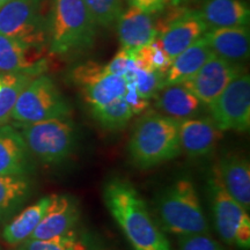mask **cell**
Wrapping results in <instances>:
<instances>
[{"mask_svg":"<svg viewBox=\"0 0 250 250\" xmlns=\"http://www.w3.org/2000/svg\"><path fill=\"white\" fill-rule=\"evenodd\" d=\"M103 201L133 250H171L169 240L130 181L108 180L103 187Z\"/></svg>","mask_w":250,"mask_h":250,"instance_id":"1","label":"cell"},{"mask_svg":"<svg viewBox=\"0 0 250 250\" xmlns=\"http://www.w3.org/2000/svg\"><path fill=\"white\" fill-rule=\"evenodd\" d=\"M127 148L131 161L140 169L174 160L182 153L179 121L155 111L146 112L134 125Z\"/></svg>","mask_w":250,"mask_h":250,"instance_id":"2","label":"cell"},{"mask_svg":"<svg viewBox=\"0 0 250 250\" xmlns=\"http://www.w3.org/2000/svg\"><path fill=\"white\" fill-rule=\"evenodd\" d=\"M156 211L165 232L176 236L210 234L198 191L189 177H180L166 188L156 199Z\"/></svg>","mask_w":250,"mask_h":250,"instance_id":"3","label":"cell"},{"mask_svg":"<svg viewBox=\"0 0 250 250\" xmlns=\"http://www.w3.org/2000/svg\"><path fill=\"white\" fill-rule=\"evenodd\" d=\"M98 34V22L83 0H55L49 29L50 51L73 55L88 50Z\"/></svg>","mask_w":250,"mask_h":250,"instance_id":"4","label":"cell"},{"mask_svg":"<svg viewBox=\"0 0 250 250\" xmlns=\"http://www.w3.org/2000/svg\"><path fill=\"white\" fill-rule=\"evenodd\" d=\"M30 154L46 165H57L73 153L77 144L76 124L71 116L55 117L36 123H18Z\"/></svg>","mask_w":250,"mask_h":250,"instance_id":"5","label":"cell"},{"mask_svg":"<svg viewBox=\"0 0 250 250\" xmlns=\"http://www.w3.org/2000/svg\"><path fill=\"white\" fill-rule=\"evenodd\" d=\"M211 208L215 229L225 243L241 250L250 248V217L245 208L228 193L221 181L218 165L208 177Z\"/></svg>","mask_w":250,"mask_h":250,"instance_id":"6","label":"cell"},{"mask_svg":"<svg viewBox=\"0 0 250 250\" xmlns=\"http://www.w3.org/2000/svg\"><path fill=\"white\" fill-rule=\"evenodd\" d=\"M71 116V107L51 78L40 74L20 93L12 120L20 124Z\"/></svg>","mask_w":250,"mask_h":250,"instance_id":"7","label":"cell"},{"mask_svg":"<svg viewBox=\"0 0 250 250\" xmlns=\"http://www.w3.org/2000/svg\"><path fill=\"white\" fill-rule=\"evenodd\" d=\"M166 8L155 19V29L162 48L170 61L192 45L208 31V27L198 11L173 5Z\"/></svg>","mask_w":250,"mask_h":250,"instance_id":"8","label":"cell"},{"mask_svg":"<svg viewBox=\"0 0 250 250\" xmlns=\"http://www.w3.org/2000/svg\"><path fill=\"white\" fill-rule=\"evenodd\" d=\"M48 28L42 0H9L0 7V34L24 43L45 46Z\"/></svg>","mask_w":250,"mask_h":250,"instance_id":"9","label":"cell"},{"mask_svg":"<svg viewBox=\"0 0 250 250\" xmlns=\"http://www.w3.org/2000/svg\"><path fill=\"white\" fill-rule=\"evenodd\" d=\"M72 83L80 88L81 95L90 110L99 109L124 98L126 80L105 70L104 65L88 62L72 70Z\"/></svg>","mask_w":250,"mask_h":250,"instance_id":"10","label":"cell"},{"mask_svg":"<svg viewBox=\"0 0 250 250\" xmlns=\"http://www.w3.org/2000/svg\"><path fill=\"white\" fill-rule=\"evenodd\" d=\"M219 129L247 132L250 127V77L243 73L228 83L208 107Z\"/></svg>","mask_w":250,"mask_h":250,"instance_id":"11","label":"cell"},{"mask_svg":"<svg viewBox=\"0 0 250 250\" xmlns=\"http://www.w3.org/2000/svg\"><path fill=\"white\" fill-rule=\"evenodd\" d=\"M243 72L242 64L228 62L213 55L190 79L184 81L183 85L208 107L228 83Z\"/></svg>","mask_w":250,"mask_h":250,"instance_id":"12","label":"cell"},{"mask_svg":"<svg viewBox=\"0 0 250 250\" xmlns=\"http://www.w3.org/2000/svg\"><path fill=\"white\" fill-rule=\"evenodd\" d=\"M79 218V203L73 196L51 195L45 213L30 239L45 240L73 232Z\"/></svg>","mask_w":250,"mask_h":250,"instance_id":"13","label":"cell"},{"mask_svg":"<svg viewBox=\"0 0 250 250\" xmlns=\"http://www.w3.org/2000/svg\"><path fill=\"white\" fill-rule=\"evenodd\" d=\"M44 49L0 34V73L30 72L40 76L46 70Z\"/></svg>","mask_w":250,"mask_h":250,"instance_id":"14","label":"cell"},{"mask_svg":"<svg viewBox=\"0 0 250 250\" xmlns=\"http://www.w3.org/2000/svg\"><path fill=\"white\" fill-rule=\"evenodd\" d=\"M179 137L181 151L197 158L213 152L223 139L224 131L211 116L191 117L179 121Z\"/></svg>","mask_w":250,"mask_h":250,"instance_id":"15","label":"cell"},{"mask_svg":"<svg viewBox=\"0 0 250 250\" xmlns=\"http://www.w3.org/2000/svg\"><path fill=\"white\" fill-rule=\"evenodd\" d=\"M225 188L247 212L250 210V164L246 155L228 152L217 162Z\"/></svg>","mask_w":250,"mask_h":250,"instance_id":"16","label":"cell"},{"mask_svg":"<svg viewBox=\"0 0 250 250\" xmlns=\"http://www.w3.org/2000/svg\"><path fill=\"white\" fill-rule=\"evenodd\" d=\"M203 37L218 57L239 64L249 58L250 34L248 27L208 28Z\"/></svg>","mask_w":250,"mask_h":250,"instance_id":"17","label":"cell"},{"mask_svg":"<svg viewBox=\"0 0 250 250\" xmlns=\"http://www.w3.org/2000/svg\"><path fill=\"white\" fill-rule=\"evenodd\" d=\"M117 33L121 48L131 51L148 44L158 36L153 15L134 6L121 13L117 19Z\"/></svg>","mask_w":250,"mask_h":250,"instance_id":"18","label":"cell"},{"mask_svg":"<svg viewBox=\"0 0 250 250\" xmlns=\"http://www.w3.org/2000/svg\"><path fill=\"white\" fill-rule=\"evenodd\" d=\"M30 152L22 134L8 124L0 125V175H26Z\"/></svg>","mask_w":250,"mask_h":250,"instance_id":"19","label":"cell"},{"mask_svg":"<svg viewBox=\"0 0 250 250\" xmlns=\"http://www.w3.org/2000/svg\"><path fill=\"white\" fill-rule=\"evenodd\" d=\"M154 98L155 107L162 115L177 121L196 117L199 112L208 108L183 83L164 86Z\"/></svg>","mask_w":250,"mask_h":250,"instance_id":"20","label":"cell"},{"mask_svg":"<svg viewBox=\"0 0 250 250\" xmlns=\"http://www.w3.org/2000/svg\"><path fill=\"white\" fill-rule=\"evenodd\" d=\"M208 28L248 27L250 9L245 0H205L198 11Z\"/></svg>","mask_w":250,"mask_h":250,"instance_id":"21","label":"cell"},{"mask_svg":"<svg viewBox=\"0 0 250 250\" xmlns=\"http://www.w3.org/2000/svg\"><path fill=\"white\" fill-rule=\"evenodd\" d=\"M213 55V51L204 37H201L171 61L170 66L164 77V86L183 83L190 79Z\"/></svg>","mask_w":250,"mask_h":250,"instance_id":"22","label":"cell"},{"mask_svg":"<svg viewBox=\"0 0 250 250\" xmlns=\"http://www.w3.org/2000/svg\"><path fill=\"white\" fill-rule=\"evenodd\" d=\"M51 196L43 198L24 208L6 224L2 229V239L11 246H19L26 240L30 239L31 234L36 229L37 225L42 220Z\"/></svg>","mask_w":250,"mask_h":250,"instance_id":"23","label":"cell"},{"mask_svg":"<svg viewBox=\"0 0 250 250\" xmlns=\"http://www.w3.org/2000/svg\"><path fill=\"white\" fill-rule=\"evenodd\" d=\"M31 191L26 175H0V226L11 219Z\"/></svg>","mask_w":250,"mask_h":250,"instance_id":"24","label":"cell"},{"mask_svg":"<svg viewBox=\"0 0 250 250\" xmlns=\"http://www.w3.org/2000/svg\"><path fill=\"white\" fill-rule=\"evenodd\" d=\"M37 77L30 72L0 73V125L12 120V112L17 100L24 87Z\"/></svg>","mask_w":250,"mask_h":250,"instance_id":"25","label":"cell"},{"mask_svg":"<svg viewBox=\"0 0 250 250\" xmlns=\"http://www.w3.org/2000/svg\"><path fill=\"white\" fill-rule=\"evenodd\" d=\"M95 121L105 130L118 131L124 129L134 115L124 98L109 103L104 107L90 110Z\"/></svg>","mask_w":250,"mask_h":250,"instance_id":"26","label":"cell"},{"mask_svg":"<svg viewBox=\"0 0 250 250\" xmlns=\"http://www.w3.org/2000/svg\"><path fill=\"white\" fill-rule=\"evenodd\" d=\"M133 57L137 66L156 71L164 74V77L171 62L170 58L168 57L164 48H162L158 36L148 44L142 46L138 50H134Z\"/></svg>","mask_w":250,"mask_h":250,"instance_id":"27","label":"cell"},{"mask_svg":"<svg viewBox=\"0 0 250 250\" xmlns=\"http://www.w3.org/2000/svg\"><path fill=\"white\" fill-rule=\"evenodd\" d=\"M79 246V235L76 230L65 235L45 240L28 239L18 246L17 250H77Z\"/></svg>","mask_w":250,"mask_h":250,"instance_id":"28","label":"cell"},{"mask_svg":"<svg viewBox=\"0 0 250 250\" xmlns=\"http://www.w3.org/2000/svg\"><path fill=\"white\" fill-rule=\"evenodd\" d=\"M133 73V83L136 85L137 92L143 99L149 101L164 87V74L159 72L139 67L134 62Z\"/></svg>","mask_w":250,"mask_h":250,"instance_id":"29","label":"cell"},{"mask_svg":"<svg viewBox=\"0 0 250 250\" xmlns=\"http://www.w3.org/2000/svg\"><path fill=\"white\" fill-rule=\"evenodd\" d=\"M98 24L109 27L117 21L122 11V0H83Z\"/></svg>","mask_w":250,"mask_h":250,"instance_id":"30","label":"cell"},{"mask_svg":"<svg viewBox=\"0 0 250 250\" xmlns=\"http://www.w3.org/2000/svg\"><path fill=\"white\" fill-rule=\"evenodd\" d=\"M177 237V250H226L210 234H189Z\"/></svg>","mask_w":250,"mask_h":250,"instance_id":"31","label":"cell"},{"mask_svg":"<svg viewBox=\"0 0 250 250\" xmlns=\"http://www.w3.org/2000/svg\"><path fill=\"white\" fill-rule=\"evenodd\" d=\"M124 99L126 100L127 103H129L133 115L143 114V112L148 108L149 101L148 100L143 99L142 96L139 95L133 81H126V93H125Z\"/></svg>","mask_w":250,"mask_h":250,"instance_id":"32","label":"cell"},{"mask_svg":"<svg viewBox=\"0 0 250 250\" xmlns=\"http://www.w3.org/2000/svg\"><path fill=\"white\" fill-rule=\"evenodd\" d=\"M131 6L142 9L149 15H158L171 5V0H127Z\"/></svg>","mask_w":250,"mask_h":250,"instance_id":"33","label":"cell"},{"mask_svg":"<svg viewBox=\"0 0 250 250\" xmlns=\"http://www.w3.org/2000/svg\"><path fill=\"white\" fill-rule=\"evenodd\" d=\"M77 250H114L109 248L103 243H99L98 241L90 240L87 235L79 236V246Z\"/></svg>","mask_w":250,"mask_h":250,"instance_id":"34","label":"cell"},{"mask_svg":"<svg viewBox=\"0 0 250 250\" xmlns=\"http://www.w3.org/2000/svg\"><path fill=\"white\" fill-rule=\"evenodd\" d=\"M186 1H189V0H171V5L180 6L181 4H183V2H186Z\"/></svg>","mask_w":250,"mask_h":250,"instance_id":"35","label":"cell"},{"mask_svg":"<svg viewBox=\"0 0 250 250\" xmlns=\"http://www.w3.org/2000/svg\"><path fill=\"white\" fill-rule=\"evenodd\" d=\"M7 1H9V0H0V5H4L5 2H7Z\"/></svg>","mask_w":250,"mask_h":250,"instance_id":"36","label":"cell"},{"mask_svg":"<svg viewBox=\"0 0 250 250\" xmlns=\"http://www.w3.org/2000/svg\"><path fill=\"white\" fill-rule=\"evenodd\" d=\"M1 6H2V5H0V7H1Z\"/></svg>","mask_w":250,"mask_h":250,"instance_id":"37","label":"cell"},{"mask_svg":"<svg viewBox=\"0 0 250 250\" xmlns=\"http://www.w3.org/2000/svg\"><path fill=\"white\" fill-rule=\"evenodd\" d=\"M0 250H2V249H1V248H0Z\"/></svg>","mask_w":250,"mask_h":250,"instance_id":"38","label":"cell"}]
</instances>
